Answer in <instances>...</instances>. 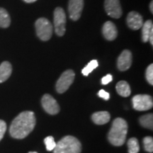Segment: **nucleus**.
<instances>
[{"mask_svg": "<svg viewBox=\"0 0 153 153\" xmlns=\"http://www.w3.org/2000/svg\"><path fill=\"white\" fill-rule=\"evenodd\" d=\"M113 80V76L111 74H108L106 75L104 77L102 78V79H101V84L104 85H108V83H110Z\"/></svg>", "mask_w": 153, "mask_h": 153, "instance_id": "bb28decb", "label": "nucleus"}, {"mask_svg": "<svg viewBox=\"0 0 153 153\" xmlns=\"http://www.w3.org/2000/svg\"><path fill=\"white\" fill-rule=\"evenodd\" d=\"M153 33V24L150 20H148L147 22L143 23L142 26V40L143 42L146 43L149 41L150 34Z\"/></svg>", "mask_w": 153, "mask_h": 153, "instance_id": "f3484780", "label": "nucleus"}, {"mask_svg": "<svg viewBox=\"0 0 153 153\" xmlns=\"http://www.w3.org/2000/svg\"><path fill=\"white\" fill-rule=\"evenodd\" d=\"M102 33L104 38L108 41H114L118 36L116 25L111 22H106L103 26Z\"/></svg>", "mask_w": 153, "mask_h": 153, "instance_id": "ddd939ff", "label": "nucleus"}, {"mask_svg": "<svg viewBox=\"0 0 153 153\" xmlns=\"http://www.w3.org/2000/svg\"><path fill=\"white\" fill-rule=\"evenodd\" d=\"M36 30L38 38L43 41H47L52 37L53 28L51 22L45 18H40L36 22Z\"/></svg>", "mask_w": 153, "mask_h": 153, "instance_id": "20e7f679", "label": "nucleus"}, {"mask_svg": "<svg viewBox=\"0 0 153 153\" xmlns=\"http://www.w3.org/2000/svg\"><path fill=\"white\" fill-rule=\"evenodd\" d=\"M74 77L75 74L73 70H68L63 72L56 83V90L57 92L60 94L65 92L73 83Z\"/></svg>", "mask_w": 153, "mask_h": 153, "instance_id": "423d86ee", "label": "nucleus"}, {"mask_svg": "<svg viewBox=\"0 0 153 153\" xmlns=\"http://www.w3.org/2000/svg\"><path fill=\"white\" fill-rule=\"evenodd\" d=\"M153 1H151V3H150V11H151V13H153V9H152V7H153Z\"/></svg>", "mask_w": 153, "mask_h": 153, "instance_id": "c85d7f7f", "label": "nucleus"}, {"mask_svg": "<svg viewBox=\"0 0 153 153\" xmlns=\"http://www.w3.org/2000/svg\"><path fill=\"white\" fill-rule=\"evenodd\" d=\"M24 1L26 3H33L37 1V0H24Z\"/></svg>", "mask_w": 153, "mask_h": 153, "instance_id": "cd10ccee", "label": "nucleus"}, {"mask_svg": "<svg viewBox=\"0 0 153 153\" xmlns=\"http://www.w3.org/2000/svg\"><path fill=\"white\" fill-rule=\"evenodd\" d=\"M36 120L34 113L24 111L19 114L11 124L9 133L11 137L16 139H23L33 131Z\"/></svg>", "mask_w": 153, "mask_h": 153, "instance_id": "f257e3e1", "label": "nucleus"}, {"mask_svg": "<svg viewBox=\"0 0 153 153\" xmlns=\"http://www.w3.org/2000/svg\"><path fill=\"white\" fill-rule=\"evenodd\" d=\"M140 125L145 128L152 130L153 128V115L152 114H148L141 116L139 118Z\"/></svg>", "mask_w": 153, "mask_h": 153, "instance_id": "a211bd4d", "label": "nucleus"}, {"mask_svg": "<svg viewBox=\"0 0 153 153\" xmlns=\"http://www.w3.org/2000/svg\"><path fill=\"white\" fill-rule=\"evenodd\" d=\"M6 131H7V124H6L5 121L0 120V141L3 138Z\"/></svg>", "mask_w": 153, "mask_h": 153, "instance_id": "393cba45", "label": "nucleus"}, {"mask_svg": "<svg viewBox=\"0 0 153 153\" xmlns=\"http://www.w3.org/2000/svg\"><path fill=\"white\" fill-rule=\"evenodd\" d=\"M143 18L136 11H131L127 16V24L132 30H138L143 25Z\"/></svg>", "mask_w": 153, "mask_h": 153, "instance_id": "f8f14e48", "label": "nucleus"}, {"mask_svg": "<svg viewBox=\"0 0 153 153\" xmlns=\"http://www.w3.org/2000/svg\"><path fill=\"white\" fill-rule=\"evenodd\" d=\"M28 153H37L36 152H28Z\"/></svg>", "mask_w": 153, "mask_h": 153, "instance_id": "c756f323", "label": "nucleus"}, {"mask_svg": "<svg viewBox=\"0 0 153 153\" xmlns=\"http://www.w3.org/2000/svg\"><path fill=\"white\" fill-rule=\"evenodd\" d=\"M84 8V0H70L68 4V12L72 21H77L81 16Z\"/></svg>", "mask_w": 153, "mask_h": 153, "instance_id": "9d476101", "label": "nucleus"}, {"mask_svg": "<svg viewBox=\"0 0 153 153\" xmlns=\"http://www.w3.org/2000/svg\"><path fill=\"white\" fill-rule=\"evenodd\" d=\"M118 94L123 97H128L131 95V89L128 82L126 81H120L118 82L116 87Z\"/></svg>", "mask_w": 153, "mask_h": 153, "instance_id": "dca6fc26", "label": "nucleus"}, {"mask_svg": "<svg viewBox=\"0 0 153 153\" xmlns=\"http://www.w3.org/2000/svg\"><path fill=\"white\" fill-rule=\"evenodd\" d=\"M104 7L107 14L114 19H119L122 15V9L119 0H105Z\"/></svg>", "mask_w": 153, "mask_h": 153, "instance_id": "1a4fd4ad", "label": "nucleus"}, {"mask_svg": "<svg viewBox=\"0 0 153 153\" xmlns=\"http://www.w3.org/2000/svg\"><path fill=\"white\" fill-rule=\"evenodd\" d=\"M111 116L107 111H99L93 114L91 119L93 122L97 125H104L110 120Z\"/></svg>", "mask_w": 153, "mask_h": 153, "instance_id": "2eb2a0df", "label": "nucleus"}, {"mask_svg": "<svg viewBox=\"0 0 153 153\" xmlns=\"http://www.w3.org/2000/svg\"><path fill=\"white\" fill-rule=\"evenodd\" d=\"M128 123L126 120L121 118H117L114 120L111 128L108 135L110 143L114 146H121L126 142L128 133Z\"/></svg>", "mask_w": 153, "mask_h": 153, "instance_id": "f03ea898", "label": "nucleus"}, {"mask_svg": "<svg viewBox=\"0 0 153 153\" xmlns=\"http://www.w3.org/2000/svg\"><path fill=\"white\" fill-rule=\"evenodd\" d=\"M98 65L99 64H98V62H97V60H91V62L88 63L87 65L82 70V73L85 76H88L89 74V73H91L94 69H96L97 67H98Z\"/></svg>", "mask_w": 153, "mask_h": 153, "instance_id": "412c9836", "label": "nucleus"}, {"mask_svg": "<svg viewBox=\"0 0 153 153\" xmlns=\"http://www.w3.org/2000/svg\"><path fill=\"white\" fill-rule=\"evenodd\" d=\"M54 153H81L82 145L79 140L72 135H67L56 143Z\"/></svg>", "mask_w": 153, "mask_h": 153, "instance_id": "7ed1b4c3", "label": "nucleus"}, {"mask_svg": "<svg viewBox=\"0 0 153 153\" xmlns=\"http://www.w3.org/2000/svg\"><path fill=\"white\" fill-rule=\"evenodd\" d=\"M98 96L99 97H101V98L104 99V100H108L110 98V94L109 93L107 92V91H106L105 90H104V89H101V90H100L98 92Z\"/></svg>", "mask_w": 153, "mask_h": 153, "instance_id": "a878e982", "label": "nucleus"}, {"mask_svg": "<svg viewBox=\"0 0 153 153\" xmlns=\"http://www.w3.org/2000/svg\"><path fill=\"white\" fill-rule=\"evenodd\" d=\"M146 79L151 85H153V65L151 64L148 67L145 72Z\"/></svg>", "mask_w": 153, "mask_h": 153, "instance_id": "b1692460", "label": "nucleus"}, {"mask_svg": "<svg viewBox=\"0 0 153 153\" xmlns=\"http://www.w3.org/2000/svg\"><path fill=\"white\" fill-rule=\"evenodd\" d=\"M11 24L10 16L6 9L0 8V27L8 28Z\"/></svg>", "mask_w": 153, "mask_h": 153, "instance_id": "6ab92c4d", "label": "nucleus"}, {"mask_svg": "<svg viewBox=\"0 0 153 153\" xmlns=\"http://www.w3.org/2000/svg\"><path fill=\"white\" fill-rule=\"evenodd\" d=\"M12 72V66L7 61H4L0 65V83L7 81Z\"/></svg>", "mask_w": 153, "mask_h": 153, "instance_id": "4468645a", "label": "nucleus"}, {"mask_svg": "<svg viewBox=\"0 0 153 153\" xmlns=\"http://www.w3.org/2000/svg\"><path fill=\"white\" fill-rule=\"evenodd\" d=\"M128 153H138L140 150V145L138 140L135 137H132L128 141Z\"/></svg>", "mask_w": 153, "mask_h": 153, "instance_id": "aec40b11", "label": "nucleus"}, {"mask_svg": "<svg viewBox=\"0 0 153 153\" xmlns=\"http://www.w3.org/2000/svg\"><path fill=\"white\" fill-rule=\"evenodd\" d=\"M132 104L135 110L139 111H148L152 108V98L148 94H137L133 97Z\"/></svg>", "mask_w": 153, "mask_h": 153, "instance_id": "39448f33", "label": "nucleus"}, {"mask_svg": "<svg viewBox=\"0 0 153 153\" xmlns=\"http://www.w3.org/2000/svg\"><path fill=\"white\" fill-rule=\"evenodd\" d=\"M53 19L55 33L58 36H62L66 31V15L64 9L61 7H57L54 11Z\"/></svg>", "mask_w": 153, "mask_h": 153, "instance_id": "0eeeda50", "label": "nucleus"}, {"mask_svg": "<svg viewBox=\"0 0 153 153\" xmlns=\"http://www.w3.org/2000/svg\"><path fill=\"white\" fill-rule=\"evenodd\" d=\"M144 149L146 152L152 153L153 152V138L150 136H147L143 139Z\"/></svg>", "mask_w": 153, "mask_h": 153, "instance_id": "4be33fe9", "label": "nucleus"}, {"mask_svg": "<svg viewBox=\"0 0 153 153\" xmlns=\"http://www.w3.org/2000/svg\"><path fill=\"white\" fill-rule=\"evenodd\" d=\"M44 143H45L46 150L48 151L53 150L56 146V143H55L54 137L53 136H48L45 137L44 139Z\"/></svg>", "mask_w": 153, "mask_h": 153, "instance_id": "5701e85b", "label": "nucleus"}, {"mask_svg": "<svg viewBox=\"0 0 153 153\" xmlns=\"http://www.w3.org/2000/svg\"><path fill=\"white\" fill-rule=\"evenodd\" d=\"M42 106L48 114L55 115L60 111V106L57 101L51 95L45 94L41 99Z\"/></svg>", "mask_w": 153, "mask_h": 153, "instance_id": "6e6552de", "label": "nucleus"}, {"mask_svg": "<svg viewBox=\"0 0 153 153\" xmlns=\"http://www.w3.org/2000/svg\"><path fill=\"white\" fill-rule=\"evenodd\" d=\"M133 61V55L128 50H125L118 57L117 66L120 71H126L131 68Z\"/></svg>", "mask_w": 153, "mask_h": 153, "instance_id": "9b49d317", "label": "nucleus"}]
</instances>
